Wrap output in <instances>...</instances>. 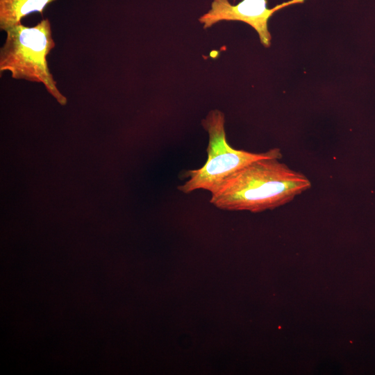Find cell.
<instances>
[{"mask_svg":"<svg viewBox=\"0 0 375 375\" xmlns=\"http://www.w3.org/2000/svg\"><path fill=\"white\" fill-rule=\"evenodd\" d=\"M56 0H0V29H7L22 23L33 12L43 16L45 8Z\"/></svg>","mask_w":375,"mask_h":375,"instance_id":"obj_5","label":"cell"},{"mask_svg":"<svg viewBox=\"0 0 375 375\" xmlns=\"http://www.w3.org/2000/svg\"><path fill=\"white\" fill-rule=\"evenodd\" d=\"M201 124L208 134L207 160L200 168L185 172L188 180L178 186L183 193L203 190L212 194L229 176L249 163L262 158H282L277 148L263 153H252L231 147L226 140L225 116L219 110H210Z\"/></svg>","mask_w":375,"mask_h":375,"instance_id":"obj_3","label":"cell"},{"mask_svg":"<svg viewBox=\"0 0 375 375\" xmlns=\"http://www.w3.org/2000/svg\"><path fill=\"white\" fill-rule=\"evenodd\" d=\"M278 160L259 159L238 170L210 194V203L220 210L258 212L283 206L311 187L305 175Z\"/></svg>","mask_w":375,"mask_h":375,"instance_id":"obj_1","label":"cell"},{"mask_svg":"<svg viewBox=\"0 0 375 375\" xmlns=\"http://www.w3.org/2000/svg\"><path fill=\"white\" fill-rule=\"evenodd\" d=\"M5 32L6 40L0 49L1 74L8 71L14 79L42 83L60 105H65L67 98L48 65V55L56 46L49 19H43L31 27L20 23Z\"/></svg>","mask_w":375,"mask_h":375,"instance_id":"obj_2","label":"cell"},{"mask_svg":"<svg viewBox=\"0 0 375 375\" xmlns=\"http://www.w3.org/2000/svg\"><path fill=\"white\" fill-rule=\"evenodd\" d=\"M267 0H242L232 5L228 0H213L211 8L199 18L204 28L221 21H241L253 27L258 33L261 43L269 47L271 35L267 23L274 12L283 5L268 8Z\"/></svg>","mask_w":375,"mask_h":375,"instance_id":"obj_4","label":"cell"}]
</instances>
